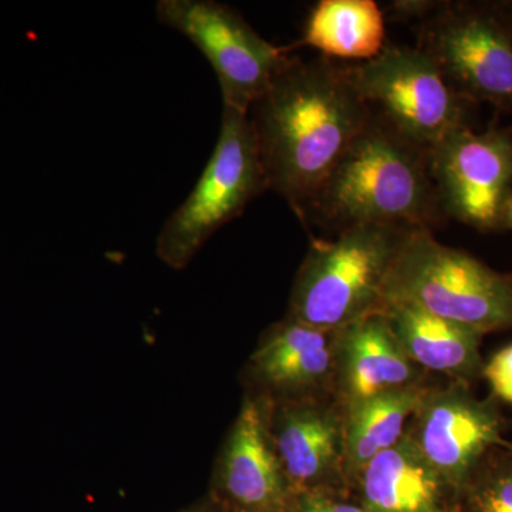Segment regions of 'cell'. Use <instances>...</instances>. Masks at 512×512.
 Wrapping results in <instances>:
<instances>
[{"mask_svg": "<svg viewBox=\"0 0 512 512\" xmlns=\"http://www.w3.org/2000/svg\"><path fill=\"white\" fill-rule=\"evenodd\" d=\"M349 73L370 111L427 153L467 126V101L420 47L386 46L375 59L349 66Z\"/></svg>", "mask_w": 512, "mask_h": 512, "instance_id": "6", "label": "cell"}, {"mask_svg": "<svg viewBox=\"0 0 512 512\" xmlns=\"http://www.w3.org/2000/svg\"><path fill=\"white\" fill-rule=\"evenodd\" d=\"M269 434L292 497L332 490L345 474V417L303 397H262Z\"/></svg>", "mask_w": 512, "mask_h": 512, "instance_id": "12", "label": "cell"}, {"mask_svg": "<svg viewBox=\"0 0 512 512\" xmlns=\"http://www.w3.org/2000/svg\"><path fill=\"white\" fill-rule=\"evenodd\" d=\"M387 302L414 303L483 335L512 329V275L441 244L429 229L404 239L384 285Z\"/></svg>", "mask_w": 512, "mask_h": 512, "instance_id": "4", "label": "cell"}, {"mask_svg": "<svg viewBox=\"0 0 512 512\" xmlns=\"http://www.w3.org/2000/svg\"><path fill=\"white\" fill-rule=\"evenodd\" d=\"M503 227L512 229V194L505 204L503 214Z\"/></svg>", "mask_w": 512, "mask_h": 512, "instance_id": "23", "label": "cell"}, {"mask_svg": "<svg viewBox=\"0 0 512 512\" xmlns=\"http://www.w3.org/2000/svg\"><path fill=\"white\" fill-rule=\"evenodd\" d=\"M504 16H505V19H507L508 28H510L511 35H512V6L510 8V12L504 13Z\"/></svg>", "mask_w": 512, "mask_h": 512, "instance_id": "24", "label": "cell"}, {"mask_svg": "<svg viewBox=\"0 0 512 512\" xmlns=\"http://www.w3.org/2000/svg\"><path fill=\"white\" fill-rule=\"evenodd\" d=\"M429 389L420 383L346 407L345 474H357L377 454L406 436L410 421Z\"/></svg>", "mask_w": 512, "mask_h": 512, "instance_id": "18", "label": "cell"}, {"mask_svg": "<svg viewBox=\"0 0 512 512\" xmlns=\"http://www.w3.org/2000/svg\"><path fill=\"white\" fill-rule=\"evenodd\" d=\"M367 512H450L454 491L406 433L356 476Z\"/></svg>", "mask_w": 512, "mask_h": 512, "instance_id": "15", "label": "cell"}, {"mask_svg": "<svg viewBox=\"0 0 512 512\" xmlns=\"http://www.w3.org/2000/svg\"><path fill=\"white\" fill-rule=\"evenodd\" d=\"M293 512H367L362 503L338 497L332 490L311 491L293 498Z\"/></svg>", "mask_w": 512, "mask_h": 512, "instance_id": "21", "label": "cell"}, {"mask_svg": "<svg viewBox=\"0 0 512 512\" xmlns=\"http://www.w3.org/2000/svg\"><path fill=\"white\" fill-rule=\"evenodd\" d=\"M338 332L286 318L262 336L249 359V375L265 399L303 397L336 373Z\"/></svg>", "mask_w": 512, "mask_h": 512, "instance_id": "13", "label": "cell"}, {"mask_svg": "<svg viewBox=\"0 0 512 512\" xmlns=\"http://www.w3.org/2000/svg\"><path fill=\"white\" fill-rule=\"evenodd\" d=\"M444 220L429 153L373 113L323 184L308 218L338 231L363 224L433 231Z\"/></svg>", "mask_w": 512, "mask_h": 512, "instance_id": "2", "label": "cell"}, {"mask_svg": "<svg viewBox=\"0 0 512 512\" xmlns=\"http://www.w3.org/2000/svg\"><path fill=\"white\" fill-rule=\"evenodd\" d=\"M511 453H512V448H511Z\"/></svg>", "mask_w": 512, "mask_h": 512, "instance_id": "26", "label": "cell"}, {"mask_svg": "<svg viewBox=\"0 0 512 512\" xmlns=\"http://www.w3.org/2000/svg\"><path fill=\"white\" fill-rule=\"evenodd\" d=\"M183 512H224L218 507L217 504L212 501L211 497H208L207 500L201 501V503L192 505L191 508L185 510Z\"/></svg>", "mask_w": 512, "mask_h": 512, "instance_id": "22", "label": "cell"}, {"mask_svg": "<svg viewBox=\"0 0 512 512\" xmlns=\"http://www.w3.org/2000/svg\"><path fill=\"white\" fill-rule=\"evenodd\" d=\"M429 163L446 218L480 231L503 227L512 194V131L458 127L430 151Z\"/></svg>", "mask_w": 512, "mask_h": 512, "instance_id": "9", "label": "cell"}, {"mask_svg": "<svg viewBox=\"0 0 512 512\" xmlns=\"http://www.w3.org/2000/svg\"><path fill=\"white\" fill-rule=\"evenodd\" d=\"M379 312L414 365L460 382L483 372V333L440 318L410 302H387Z\"/></svg>", "mask_w": 512, "mask_h": 512, "instance_id": "16", "label": "cell"}, {"mask_svg": "<svg viewBox=\"0 0 512 512\" xmlns=\"http://www.w3.org/2000/svg\"><path fill=\"white\" fill-rule=\"evenodd\" d=\"M386 43L382 9L373 0H322L306 20L301 40L288 47L309 46L335 59H375Z\"/></svg>", "mask_w": 512, "mask_h": 512, "instance_id": "17", "label": "cell"}, {"mask_svg": "<svg viewBox=\"0 0 512 512\" xmlns=\"http://www.w3.org/2000/svg\"><path fill=\"white\" fill-rule=\"evenodd\" d=\"M450 512H512V453L495 450L454 493Z\"/></svg>", "mask_w": 512, "mask_h": 512, "instance_id": "19", "label": "cell"}, {"mask_svg": "<svg viewBox=\"0 0 512 512\" xmlns=\"http://www.w3.org/2000/svg\"><path fill=\"white\" fill-rule=\"evenodd\" d=\"M266 190L268 178L251 117L224 107L210 160L190 195L158 234V259L174 271H183L212 235L241 217Z\"/></svg>", "mask_w": 512, "mask_h": 512, "instance_id": "5", "label": "cell"}, {"mask_svg": "<svg viewBox=\"0 0 512 512\" xmlns=\"http://www.w3.org/2000/svg\"><path fill=\"white\" fill-rule=\"evenodd\" d=\"M156 12L161 25L198 47L217 74L224 107L239 113L249 114L288 57V47L272 45L217 0H160Z\"/></svg>", "mask_w": 512, "mask_h": 512, "instance_id": "8", "label": "cell"}, {"mask_svg": "<svg viewBox=\"0 0 512 512\" xmlns=\"http://www.w3.org/2000/svg\"><path fill=\"white\" fill-rule=\"evenodd\" d=\"M288 512H293V507H292V510H291V511H288Z\"/></svg>", "mask_w": 512, "mask_h": 512, "instance_id": "25", "label": "cell"}, {"mask_svg": "<svg viewBox=\"0 0 512 512\" xmlns=\"http://www.w3.org/2000/svg\"><path fill=\"white\" fill-rule=\"evenodd\" d=\"M407 434L454 493L504 444L498 410L463 386L429 390Z\"/></svg>", "mask_w": 512, "mask_h": 512, "instance_id": "10", "label": "cell"}, {"mask_svg": "<svg viewBox=\"0 0 512 512\" xmlns=\"http://www.w3.org/2000/svg\"><path fill=\"white\" fill-rule=\"evenodd\" d=\"M417 47L461 99L512 114V35L501 10L436 2L420 20Z\"/></svg>", "mask_w": 512, "mask_h": 512, "instance_id": "7", "label": "cell"}, {"mask_svg": "<svg viewBox=\"0 0 512 512\" xmlns=\"http://www.w3.org/2000/svg\"><path fill=\"white\" fill-rule=\"evenodd\" d=\"M372 111L349 73L328 59L286 57L251 111L269 190L308 224L309 212L333 168Z\"/></svg>", "mask_w": 512, "mask_h": 512, "instance_id": "1", "label": "cell"}, {"mask_svg": "<svg viewBox=\"0 0 512 512\" xmlns=\"http://www.w3.org/2000/svg\"><path fill=\"white\" fill-rule=\"evenodd\" d=\"M419 372L382 313L339 330L335 375L346 407L420 383Z\"/></svg>", "mask_w": 512, "mask_h": 512, "instance_id": "14", "label": "cell"}, {"mask_svg": "<svg viewBox=\"0 0 512 512\" xmlns=\"http://www.w3.org/2000/svg\"><path fill=\"white\" fill-rule=\"evenodd\" d=\"M412 229L353 225L333 239H313L296 275L286 318L339 332L379 312L387 276Z\"/></svg>", "mask_w": 512, "mask_h": 512, "instance_id": "3", "label": "cell"}, {"mask_svg": "<svg viewBox=\"0 0 512 512\" xmlns=\"http://www.w3.org/2000/svg\"><path fill=\"white\" fill-rule=\"evenodd\" d=\"M483 375L498 399L512 404V345L498 350L483 366Z\"/></svg>", "mask_w": 512, "mask_h": 512, "instance_id": "20", "label": "cell"}, {"mask_svg": "<svg viewBox=\"0 0 512 512\" xmlns=\"http://www.w3.org/2000/svg\"><path fill=\"white\" fill-rule=\"evenodd\" d=\"M210 497L224 512L292 510L262 397H245L218 457Z\"/></svg>", "mask_w": 512, "mask_h": 512, "instance_id": "11", "label": "cell"}]
</instances>
